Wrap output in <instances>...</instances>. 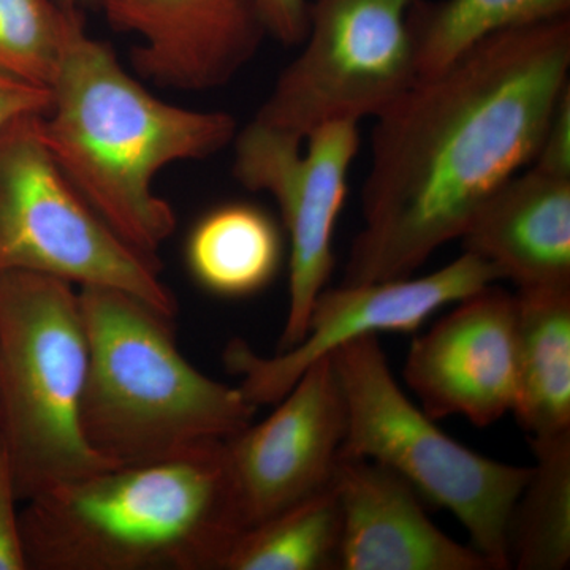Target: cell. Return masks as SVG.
<instances>
[{
  "label": "cell",
  "mask_w": 570,
  "mask_h": 570,
  "mask_svg": "<svg viewBox=\"0 0 570 570\" xmlns=\"http://www.w3.org/2000/svg\"><path fill=\"white\" fill-rule=\"evenodd\" d=\"M570 17L499 32L379 115L343 283L414 275L530 167L569 88Z\"/></svg>",
  "instance_id": "1"
},
{
  "label": "cell",
  "mask_w": 570,
  "mask_h": 570,
  "mask_svg": "<svg viewBox=\"0 0 570 570\" xmlns=\"http://www.w3.org/2000/svg\"><path fill=\"white\" fill-rule=\"evenodd\" d=\"M50 89L40 134L51 156L124 243L156 258L176 216L154 179L167 165L208 159L230 146L238 134L234 116L164 102L82 26Z\"/></svg>",
  "instance_id": "2"
},
{
  "label": "cell",
  "mask_w": 570,
  "mask_h": 570,
  "mask_svg": "<svg viewBox=\"0 0 570 570\" xmlns=\"http://www.w3.org/2000/svg\"><path fill=\"white\" fill-rule=\"evenodd\" d=\"M28 570H220L243 531L224 441L100 469L26 501Z\"/></svg>",
  "instance_id": "3"
},
{
  "label": "cell",
  "mask_w": 570,
  "mask_h": 570,
  "mask_svg": "<svg viewBox=\"0 0 570 570\" xmlns=\"http://www.w3.org/2000/svg\"><path fill=\"white\" fill-rule=\"evenodd\" d=\"M88 371L81 430L112 466L184 459L253 423L257 406L176 346L171 317L126 292L81 287Z\"/></svg>",
  "instance_id": "4"
},
{
  "label": "cell",
  "mask_w": 570,
  "mask_h": 570,
  "mask_svg": "<svg viewBox=\"0 0 570 570\" xmlns=\"http://www.w3.org/2000/svg\"><path fill=\"white\" fill-rule=\"evenodd\" d=\"M88 337L73 285L39 273L0 275V433L20 501L115 468L81 430Z\"/></svg>",
  "instance_id": "5"
},
{
  "label": "cell",
  "mask_w": 570,
  "mask_h": 570,
  "mask_svg": "<svg viewBox=\"0 0 570 570\" xmlns=\"http://www.w3.org/2000/svg\"><path fill=\"white\" fill-rule=\"evenodd\" d=\"M346 397L347 430L341 459L392 469L466 528L491 570H508L509 524L532 466H513L464 448L401 390L377 335L332 352Z\"/></svg>",
  "instance_id": "6"
},
{
  "label": "cell",
  "mask_w": 570,
  "mask_h": 570,
  "mask_svg": "<svg viewBox=\"0 0 570 570\" xmlns=\"http://www.w3.org/2000/svg\"><path fill=\"white\" fill-rule=\"evenodd\" d=\"M41 115L0 130V275L39 273L126 292L174 318L157 258L124 243L75 189L40 134Z\"/></svg>",
  "instance_id": "7"
},
{
  "label": "cell",
  "mask_w": 570,
  "mask_h": 570,
  "mask_svg": "<svg viewBox=\"0 0 570 570\" xmlns=\"http://www.w3.org/2000/svg\"><path fill=\"white\" fill-rule=\"evenodd\" d=\"M417 0H307L302 52L254 121L305 140L324 124L376 119L419 80L409 13Z\"/></svg>",
  "instance_id": "8"
},
{
  "label": "cell",
  "mask_w": 570,
  "mask_h": 570,
  "mask_svg": "<svg viewBox=\"0 0 570 570\" xmlns=\"http://www.w3.org/2000/svg\"><path fill=\"white\" fill-rule=\"evenodd\" d=\"M232 145L235 178L246 189L272 195L287 230L288 311L277 352L287 351L305 336L335 266L333 235L358 154V122L324 124L302 140L253 119Z\"/></svg>",
  "instance_id": "9"
},
{
  "label": "cell",
  "mask_w": 570,
  "mask_h": 570,
  "mask_svg": "<svg viewBox=\"0 0 570 570\" xmlns=\"http://www.w3.org/2000/svg\"><path fill=\"white\" fill-rule=\"evenodd\" d=\"M499 281L501 275L493 265L463 253L431 275L325 287L314 302L305 336L296 346L264 356L235 337L225 347L224 365L242 379L238 389L254 406L276 404L307 367L337 347L379 333L417 332L436 311Z\"/></svg>",
  "instance_id": "10"
},
{
  "label": "cell",
  "mask_w": 570,
  "mask_h": 570,
  "mask_svg": "<svg viewBox=\"0 0 570 570\" xmlns=\"http://www.w3.org/2000/svg\"><path fill=\"white\" fill-rule=\"evenodd\" d=\"M264 422L225 439L243 531L332 485L347 407L332 355L322 356Z\"/></svg>",
  "instance_id": "11"
},
{
  "label": "cell",
  "mask_w": 570,
  "mask_h": 570,
  "mask_svg": "<svg viewBox=\"0 0 570 570\" xmlns=\"http://www.w3.org/2000/svg\"><path fill=\"white\" fill-rule=\"evenodd\" d=\"M433 420L487 428L512 412L517 392V299L497 283L455 303L412 341L403 371Z\"/></svg>",
  "instance_id": "12"
},
{
  "label": "cell",
  "mask_w": 570,
  "mask_h": 570,
  "mask_svg": "<svg viewBox=\"0 0 570 570\" xmlns=\"http://www.w3.org/2000/svg\"><path fill=\"white\" fill-rule=\"evenodd\" d=\"M111 28L134 33V70L164 88L204 92L234 80L261 50L255 0H99Z\"/></svg>",
  "instance_id": "13"
},
{
  "label": "cell",
  "mask_w": 570,
  "mask_h": 570,
  "mask_svg": "<svg viewBox=\"0 0 570 570\" xmlns=\"http://www.w3.org/2000/svg\"><path fill=\"white\" fill-rule=\"evenodd\" d=\"M340 570H491L474 547L439 530L414 487L376 461L341 459Z\"/></svg>",
  "instance_id": "14"
},
{
  "label": "cell",
  "mask_w": 570,
  "mask_h": 570,
  "mask_svg": "<svg viewBox=\"0 0 570 570\" xmlns=\"http://www.w3.org/2000/svg\"><path fill=\"white\" fill-rule=\"evenodd\" d=\"M460 239L519 291L570 288V176L530 165L487 198Z\"/></svg>",
  "instance_id": "15"
},
{
  "label": "cell",
  "mask_w": 570,
  "mask_h": 570,
  "mask_svg": "<svg viewBox=\"0 0 570 570\" xmlns=\"http://www.w3.org/2000/svg\"><path fill=\"white\" fill-rule=\"evenodd\" d=\"M512 414L528 439L570 431V288L519 291Z\"/></svg>",
  "instance_id": "16"
},
{
  "label": "cell",
  "mask_w": 570,
  "mask_h": 570,
  "mask_svg": "<svg viewBox=\"0 0 570 570\" xmlns=\"http://www.w3.org/2000/svg\"><path fill=\"white\" fill-rule=\"evenodd\" d=\"M284 243L268 213L250 204L223 205L190 232L186 261L202 287L225 298L264 291L283 264Z\"/></svg>",
  "instance_id": "17"
},
{
  "label": "cell",
  "mask_w": 570,
  "mask_h": 570,
  "mask_svg": "<svg viewBox=\"0 0 570 570\" xmlns=\"http://www.w3.org/2000/svg\"><path fill=\"white\" fill-rule=\"evenodd\" d=\"M343 512L335 483L239 532L220 570H340Z\"/></svg>",
  "instance_id": "18"
},
{
  "label": "cell",
  "mask_w": 570,
  "mask_h": 570,
  "mask_svg": "<svg viewBox=\"0 0 570 570\" xmlns=\"http://www.w3.org/2000/svg\"><path fill=\"white\" fill-rule=\"evenodd\" d=\"M530 444L535 466L510 517V566L564 570L570 564V431Z\"/></svg>",
  "instance_id": "19"
},
{
  "label": "cell",
  "mask_w": 570,
  "mask_h": 570,
  "mask_svg": "<svg viewBox=\"0 0 570 570\" xmlns=\"http://www.w3.org/2000/svg\"><path fill=\"white\" fill-rule=\"evenodd\" d=\"M570 0H417L409 13L419 77L445 69L480 41L569 18Z\"/></svg>",
  "instance_id": "20"
},
{
  "label": "cell",
  "mask_w": 570,
  "mask_h": 570,
  "mask_svg": "<svg viewBox=\"0 0 570 570\" xmlns=\"http://www.w3.org/2000/svg\"><path fill=\"white\" fill-rule=\"evenodd\" d=\"M81 26L58 0H0V71L50 89Z\"/></svg>",
  "instance_id": "21"
},
{
  "label": "cell",
  "mask_w": 570,
  "mask_h": 570,
  "mask_svg": "<svg viewBox=\"0 0 570 570\" xmlns=\"http://www.w3.org/2000/svg\"><path fill=\"white\" fill-rule=\"evenodd\" d=\"M18 501L13 464L6 439L0 433V570H28Z\"/></svg>",
  "instance_id": "22"
},
{
  "label": "cell",
  "mask_w": 570,
  "mask_h": 570,
  "mask_svg": "<svg viewBox=\"0 0 570 570\" xmlns=\"http://www.w3.org/2000/svg\"><path fill=\"white\" fill-rule=\"evenodd\" d=\"M531 167L551 175L570 176V89L551 116L549 129Z\"/></svg>",
  "instance_id": "23"
},
{
  "label": "cell",
  "mask_w": 570,
  "mask_h": 570,
  "mask_svg": "<svg viewBox=\"0 0 570 570\" xmlns=\"http://www.w3.org/2000/svg\"><path fill=\"white\" fill-rule=\"evenodd\" d=\"M268 36L284 47H299L307 31V0H255Z\"/></svg>",
  "instance_id": "24"
},
{
  "label": "cell",
  "mask_w": 570,
  "mask_h": 570,
  "mask_svg": "<svg viewBox=\"0 0 570 570\" xmlns=\"http://www.w3.org/2000/svg\"><path fill=\"white\" fill-rule=\"evenodd\" d=\"M50 107L51 89L0 71V130L18 116L45 115Z\"/></svg>",
  "instance_id": "25"
},
{
  "label": "cell",
  "mask_w": 570,
  "mask_h": 570,
  "mask_svg": "<svg viewBox=\"0 0 570 570\" xmlns=\"http://www.w3.org/2000/svg\"><path fill=\"white\" fill-rule=\"evenodd\" d=\"M58 2L61 3L66 10L78 11V3L85 2V0H58Z\"/></svg>",
  "instance_id": "26"
}]
</instances>
